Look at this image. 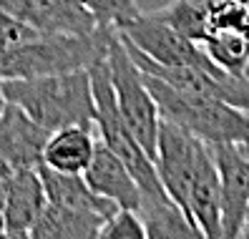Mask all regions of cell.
Instances as JSON below:
<instances>
[{
	"instance_id": "30bf717a",
	"label": "cell",
	"mask_w": 249,
	"mask_h": 239,
	"mask_svg": "<svg viewBox=\"0 0 249 239\" xmlns=\"http://www.w3.org/2000/svg\"><path fill=\"white\" fill-rule=\"evenodd\" d=\"M51 131L36 124L23 109L5 103L0 113V161L10 169L38 166Z\"/></svg>"
},
{
	"instance_id": "2e32d148",
	"label": "cell",
	"mask_w": 249,
	"mask_h": 239,
	"mask_svg": "<svg viewBox=\"0 0 249 239\" xmlns=\"http://www.w3.org/2000/svg\"><path fill=\"white\" fill-rule=\"evenodd\" d=\"M136 212L143 221L146 239H201L196 224L171 197L143 202L136 206Z\"/></svg>"
},
{
	"instance_id": "7a4b0ae2",
	"label": "cell",
	"mask_w": 249,
	"mask_h": 239,
	"mask_svg": "<svg viewBox=\"0 0 249 239\" xmlns=\"http://www.w3.org/2000/svg\"><path fill=\"white\" fill-rule=\"evenodd\" d=\"M143 83L151 91L161 118L192 131L207 144H249V111L231 106L222 98L181 93L151 73H143Z\"/></svg>"
},
{
	"instance_id": "7402d4cb",
	"label": "cell",
	"mask_w": 249,
	"mask_h": 239,
	"mask_svg": "<svg viewBox=\"0 0 249 239\" xmlns=\"http://www.w3.org/2000/svg\"><path fill=\"white\" fill-rule=\"evenodd\" d=\"M10 176H13V169L8 166L5 161H0V209H3V204H5V194H8Z\"/></svg>"
},
{
	"instance_id": "ba28073f",
	"label": "cell",
	"mask_w": 249,
	"mask_h": 239,
	"mask_svg": "<svg viewBox=\"0 0 249 239\" xmlns=\"http://www.w3.org/2000/svg\"><path fill=\"white\" fill-rule=\"evenodd\" d=\"M0 8L38 33L91 36L98 23L78 0H0Z\"/></svg>"
},
{
	"instance_id": "e0dca14e",
	"label": "cell",
	"mask_w": 249,
	"mask_h": 239,
	"mask_svg": "<svg viewBox=\"0 0 249 239\" xmlns=\"http://www.w3.org/2000/svg\"><path fill=\"white\" fill-rule=\"evenodd\" d=\"M199 46L222 71L239 78H249V36L231 31H214Z\"/></svg>"
},
{
	"instance_id": "603a6c76",
	"label": "cell",
	"mask_w": 249,
	"mask_h": 239,
	"mask_svg": "<svg viewBox=\"0 0 249 239\" xmlns=\"http://www.w3.org/2000/svg\"><path fill=\"white\" fill-rule=\"evenodd\" d=\"M5 93H3V81H0V113H3V109H5Z\"/></svg>"
},
{
	"instance_id": "6da1fadb",
	"label": "cell",
	"mask_w": 249,
	"mask_h": 239,
	"mask_svg": "<svg viewBox=\"0 0 249 239\" xmlns=\"http://www.w3.org/2000/svg\"><path fill=\"white\" fill-rule=\"evenodd\" d=\"M5 101L23 109L46 131L63 126H96V103L89 68L38 78L3 81Z\"/></svg>"
},
{
	"instance_id": "ac0fdd59",
	"label": "cell",
	"mask_w": 249,
	"mask_h": 239,
	"mask_svg": "<svg viewBox=\"0 0 249 239\" xmlns=\"http://www.w3.org/2000/svg\"><path fill=\"white\" fill-rule=\"evenodd\" d=\"M207 10L204 5L196 3H189V0H171L169 5L151 10L159 20H164L166 25H171L177 33H181L184 38L201 43L204 38L209 36V18H207Z\"/></svg>"
},
{
	"instance_id": "4316f807",
	"label": "cell",
	"mask_w": 249,
	"mask_h": 239,
	"mask_svg": "<svg viewBox=\"0 0 249 239\" xmlns=\"http://www.w3.org/2000/svg\"><path fill=\"white\" fill-rule=\"evenodd\" d=\"M242 148H244V154L249 156V144H247V146H242Z\"/></svg>"
},
{
	"instance_id": "44dd1931",
	"label": "cell",
	"mask_w": 249,
	"mask_h": 239,
	"mask_svg": "<svg viewBox=\"0 0 249 239\" xmlns=\"http://www.w3.org/2000/svg\"><path fill=\"white\" fill-rule=\"evenodd\" d=\"M36 36H38L36 28H31L28 23L18 20L16 16H10V13H5L3 8H0V51L20 46V43L31 40Z\"/></svg>"
},
{
	"instance_id": "8992f818",
	"label": "cell",
	"mask_w": 249,
	"mask_h": 239,
	"mask_svg": "<svg viewBox=\"0 0 249 239\" xmlns=\"http://www.w3.org/2000/svg\"><path fill=\"white\" fill-rule=\"evenodd\" d=\"M204 146H207V141L194 136L192 131L171 124L166 118L159 121L156 156H154L156 174L161 179V184H164V189L169 191V197L184 209V214H186L189 184H192L196 159L204 151Z\"/></svg>"
},
{
	"instance_id": "52a82bcc",
	"label": "cell",
	"mask_w": 249,
	"mask_h": 239,
	"mask_svg": "<svg viewBox=\"0 0 249 239\" xmlns=\"http://www.w3.org/2000/svg\"><path fill=\"white\" fill-rule=\"evenodd\" d=\"M219 174L222 239H237L249 219V156L239 144H207Z\"/></svg>"
},
{
	"instance_id": "7c38bea8",
	"label": "cell",
	"mask_w": 249,
	"mask_h": 239,
	"mask_svg": "<svg viewBox=\"0 0 249 239\" xmlns=\"http://www.w3.org/2000/svg\"><path fill=\"white\" fill-rule=\"evenodd\" d=\"M83 179L98 197H104L113 202L116 206H126V209H136L141 191L136 179L131 176L128 166L116 156L104 141H96L93 156L89 161V166L83 169Z\"/></svg>"
},
{
	"instance_id": "cb8c5ba5",
	"label": "cell",
	"mask_w": 249,
	"mask_h": 239,
	"mask_svg": "<svg viewBox=\"0 0 249 239\" xmlns=\"http://www.w3.org/2000/svg\"><path fill=\"white\" fill-rule=\"evenodd\" d=\"M242 237H247V239H249V219H247V224H244V229H242Z\"/></svg>"
},
{
	"instance_id": "277c9868",
	"label": "cell",
	"mask_w": 249,
	"mask_h": 239,
	"mask_svg": "<svg viewBox=\"0 0 249 239\" xmlns=\"http://www.w3.org/2000/svg\"><path fill=\"white\" fill-rule=\"evenodd\" d=\"M108 68H111V83L119 111L128 131L134 133V139L143 146V151L151 159L156 156V136H159V109L151 91L143 83V73L134 63V58L128 55L119 31H108Z\"/></svg>"
},
{
	"instance_id": "d4e9b609",
	"label": "cell",
	"mask_w": 249,
	"mask_h": 239,
	"mask_svg": "<svg viewBox=\"0 0 249 239\" xmlns=\"http://www.w3.org/2000/svg\"><path fill=\"white\" fill-rule=\"evenodd\" d=\"M239 5H244V8H249V0H237Z\"/></svg>"
},
{
	"instance_id": "5bb4252c",
	"label": "cell",
	"mask_w": 249,
	"mask_h": 239,
	"mask_svg": "<svg viewBox=\"0 0 249 239\" xmlns=\"http://www.w3.org/2000/svg\"><path fill=\"white\" fill-rule=\"evenodd\" d=\"M96 126H63L51 131V136L43 146L40 164L68 174H83L89 166L96 148Z\"/></svg>"
},
{
	"instance_id": "9c48e42d",
	"label": "cell",
	"mask_w": 249,
	"mask_h": 239,
	"mask_svg": "<svg viewBox=\"0 0 249 239\" xmlns=\"http://www.w3.org/2000/svg\"><path fill=\"white\" fill-rule=\"evenodd\" d=\"M43 206H46V189H43L38 166L13 169L5 204L0 209L3 217V237L28 239L33 224L38 221Z\"/></svg>"
},
{
	"instance_id": "ffe728a7",
	"label": "cell",
	"mask_w": 249,
	"mask_h": 239,
	"mask_svg": "<svg viewBox=\"0 0 249 239\" xmlns=\"http://www.w3.org/2000/svg\"><path fill=\"white\" fill-rule=\"evenodd\" d=\"M98 239H146L143 221L136 209L119 206L116 212L104 221L98 232Z\"/></svg>"
},
{
	"instance_id": "4fadbf2b",
	"label": "cell",
	"mask_w": 249,
	"mask_h": 239,
	"mask_svg": "<svg viewBox=\"0 0 249 239\" xmlns=\"http://www.w3.org/2000/svg\"><path fill=\"white\" fill-rule=\"evenodd\" d=\"M38 174L43 189H46V202L55 206H66L73 212H86L108 219L116 209L113 202L98 197V194L86 184L83 174H68V171H55L46 164H38Z\"/></svg>"
},
{
	"instance_id": "8fae6325",
	"label": "cell",
	"mask_w": 249,
	"mask_h": 239,
	"mask_svg": "<svg viewBox=\"0 0 249 239\" xmlns=\"http://www.w3.org/2000/svg\"><path fill=\"white\" fill-rule=\"evenodd\" d=\"M186 217L196 224L201 239H222V202H219V174L216 164L204 146L196 159L194 176L186 194Z\"/></svg>"
},
{
	"instance_id": "484cf974",
	"label": "cell",
	"mask_w": 249,
	"mask_h": 239,
	"mask_svg": "<svg viewBox=\"0 0 249 239\" xmlns=\"http://www.w3.org/2000/svg\"><path fill=\"white\" fill-rule=\"evenodd\" d=\"M0 237H3V217H0Z\"/></svg>"
},
{
	"instance_id": "5b68a950",
	"label": "cell",
	"mask_w": 249,
	"mask_h": 239,
	"mask_svg": "<svg viewBox=\"0 0 249 239\" xmlns=\"http://www.w3.org/2000/svg\"><path fill=\"white\" fill-rule=\"evenodd\" d=\"M119 33L126 36L141 53H146L151 61H156L161 66H192V68L207 71L219 78H239V76H231V73L222 71L204 53L199 43L184 38L171 25L159 20L154 13H141L136 20H131Z\"/></svg>"
},
{
	"instance_id": "9a60e30c",
	"label": "cell",
	"mask_w": 249,
	"mask_h": 239,
	"mask_svg": "<svg viewBox=\"0 0 249 239\" xmlns=\"http://www.w3.org/2000/svg\"><path fill=\"white\" fill-rule=\"evenodd\" d=\"M104 221V217L73 212V209L46 202L28 239H96Z\"/></svg>"
},
{
	"instance_id": "3957f363",
	"label": "cell",
	"mask_w": 249,
	"mask_h": 239,
	"mask_svg": "<svg viewBox=\"0 0 249 239\" xmlns=\"http://www.w3.org/2000/svg\"><path fill=\"white\" fill-rule=\"evenodd\" d=\"M108 31L98 28L91 36L38 33L36 38L0 51V81L8 78H38L53 73L89 68L108 48Z\"/></svg>"
},
{
	"instance_id": "d6986e66",
	"label": "cell",
	"mask_w": 249,
	"mask_h": 239,
	"mask_svg": "<svg viewBox=\"0 0 249 239\" xmlns=\"http://www.w3.org/2000/svg\"><path fill=\"white\" fill-rule=\"evenodd\" d=\"M78 3L93 16L98 28H113L121 31L131 20L141 16L136 0H78Z\"/></svg>"
}]
</instances>
